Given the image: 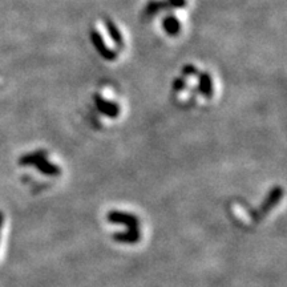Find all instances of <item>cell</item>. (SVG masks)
Listing matches in <instances>:
<instances>
[{
    "label": "cell",
    "mask_w": 287,
    "mask_h": 287,
    "mask_svg": "<svg viewBox=\"0 0 287 287\" xmlns=\"http://www.w3.org/2000/svg\"><path fill=\"white\" fill-rule=\"evenodd\" d=\"M108 220L113 223H121V225L128 227V232L121 233L114 236V239L119 242L135 243L140 239V229H139V220L135 216L124 212H110L108 214Z\"/></svg>",
    "instance_id": "6da1fadb"
},
{
    "label": "cell",
    "mask_w": 287,
    "mask_h": 287,
    "mask_svg": "<svg viewBox=\"0 0 287 287\" xmlns=\"http://www.w3.org/2000/svg\"><path fill=\"white\" fill-rule=\"evenodd\" d=\"M20 164L23 165H35L42 173L47 176H58L60 175V168L56 166L55 164L48 161L47 153L45 152H36L26 156L20 160Z\"/></svg>",
    "instance_id": "7a4b0ae2"
},
{
    "label": "cell",
    "mask_w": 287,
    "mask_h": 287,
    "mask_svg": "<svg viewBox=\"0 0 287 287\" xmlns=\"http://www.w3.org/2000/svg\"><path fill=\"white\" fill-rule=\"evenodd\" d=\"M90 37H92L94 48L100 52V55L103 56V58H105L107 60H114V59H116V52L113 51V48L110 45H108L107 43H105V40H104V37L101 36L99 29H93Z\"/></svg>",
    "instance_id": "3957f363"
},
{
    "label": "cell",
    "mask_w": 287,
    "mask_h": 287,
    "mask_svg": "<svg viewBox=\"0 0 287 287\" xmlns=\"http://www.w3.org/2000/svg\"><path fill=\"white\" fill-rule=\"evenodd\" d=\"M94 103L97 104V108H99L100 112H103L104 114H107V116L112 117V119L119 114L120 112L119 105L114 103H110L108 99H104V97H101L100 94H97V96L94 97Z\"/></svg>",
    "instance_id": "277c9868"
},
{
    "label": "cell",
    "mask_w": 287,
    "mask_h": 287,
    "mask_svg": "<svg viewBox=\"0 0 287 287\" xmlns=\"http://www.w3.org/2000/svg\"><path fill=\"white\" fill-rule=\"evenodd\" d=\"M198 88H200L201 93H203L206 97H212V93H213V79H212L209 73L200 74Z\"/></svg>",
    "instance_id": "5b68a950"
},
{
    "label": "cell",
    "mask_w": 287,
    "mask_h": 287,
    "mask_svg": "<svg viewBox=\"0 0 287 287\" xmlns=\"http://www.w3.org/2000/svg\"><path fill=\"white\" fill-rule=\"evenodd\" d=\"M164 28L168 32V35H177L181 29V22L176 16L170 15V16L165 17Z\"/></svg>",
    "instance_id": "8992f818"
},
{
    "label": "cell",
    "mask_w": 287,
    "mask_h": 287,
    "mask_svg": "<svg viewBox=\"0 0 287 287\" xmlns=\"http://www.w3.org/2000/svg\"><path fill=\"white\" fill-rule=\"evenodd\" d=\"M107 32L108 35H109L110 39L113 40V42L116 43L117 45H123V35H121V32H120V29L117 28V26L114 24V23H112L110 20H108L107 22Z\"/></svg>",
    "instance_id": "52a82bcc"
},
{
    "label": "cell",
    "mask_w": 287,
    "mask_h": 287,
    "mask_svg": "<svg viewBox=\"0 0 287 287\" xmlns=\"http://www.w3.org/2000/svg\"><path fill=\"white\" fill-rule=\"evenodd\" d=\"M281 197H282V189L281 187H275L274 190L270 193V197H269V200L266 201L265 206H263V210H267V209H270L271 206H274L275 203L279 201V198Z\"/></svg>",
    "instance_id": "ba28073f"
},
{
    "label": "cell",
    "mask_w": 287,
    "mask_h": 287,
    "mask_svg": "<svg viewBox=\"0 0 287 287\" xmlns=\"http://www.w3.org/2000/svg\"><path fill=\"white\" fill-rule=\"evenodd\" d=\"M169 4L175 8H182L186 6V0H169Z\"/></svg>",
    "instance_id": "9c48e42d"
},
{
    "label": "cell",
    "mask_w": 287,
    "mask_h": 287,
    "mask_svg": "<svg viewBox=\"0 0 287 287\" xmlns=\"http://www.w3.org/2000/svg\"><path fill=\"white\" fill-rule=\"evenodd\" d=\"M2 221H3V216L0 214V227H2Z\"/></svg>",
    "instance_id": "30bf717a"
}]
</instances>
